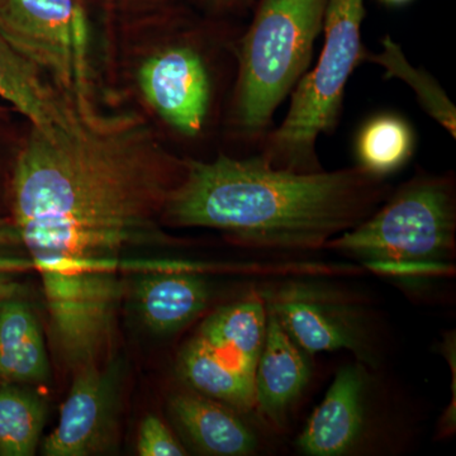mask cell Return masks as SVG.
<instances>
[{"mask_svg": "<svg viewBox=\"0 0 456 456\" xmlns=\"http://www.w3.org/2000/svg\"><path fill=\"white\" fill-rule=\"evenodd\" d=\"M0 33L66 97L92 95L88 25L75 0H0Z\"/></svg>", "mask_w": 456, "mask_h": 456, "instance_id": "cell-6", "label": "cell"}, {"mask_svg": "<svg viewBox=\"0 0 456 456\" xmlns=\"http://www.w3.org/2000/svg\"><path fill=\"white\" fill-rule=\"evenodd\" d=\"M268 308L257 293L230 303L207 317L198 338H202L218 358L255 379L264 340Z\"/></svg>", "mask_w": 456, "mask_h": 456, "instance_id": "cell-13", "label": "cell"}, {"mask_svg": "<svg viewBox=\"0 0 456 456\" xmlns=\"http://www.w3.org/2000/svg\"><path fill=\"white\" fill-rule=\"evenodd\" d=\"M35 272L13 220L0 216V303L23 296V278Z\"/></svg>", "mask_w": 456, "mask_h": 456, "instance_id": "cell-21", "label": "cell"}, {"mask_svg": "<svg viewBox=\"0 0 456 456\" xmlns=\"http://www.w3.org/2000/svg\"><path fill=\"white\" fill-rule=\"evenodd\" d=\"M285 332L305 354L349 350L368 356V332L360 312L340 294L290 281L265 299Z\"/></svg>", "mask_w": 456, "mask_h": 456, "instance_id": "cell-9", "label": "cell"}, {"mask_svg": "<svg viewBox=\"0 0 456 456\" xmlns=\"http://www.w3.org/2000/svg\"><path fill=\"white\" fill-rule=\"evenodd\" d=\"M369 268L383 273V274L395 275V277H432L450 272L449 264L428 263H371L367 264Z\"/></svg>", "mask_w": 456, "mask_h": 456, "instance_id": "cell-23", "label": "cell"}, {"mask_svg": "<svg viewBox=\"0 0 456 456\" xmlns=\"http://www.w3.org/2000/svg\"><path fill=\"white\" fill-rule=\"evenodd\" d=\"M393 191L358 165L299 174L275 169L259 155L220 152L185 159V171L165 207V224L211 228L260 250L325 248L373 215Z\"/></svg>", "mask_w": 456, "mask_h": 456, "instance_id": "cell-2", "label": "cell"}, {"mask_svg": "<svg viewBox=\"0 0 456 456\" xmlns=\"http://www.w3.org/2000/svg\"><path fill=\"white\" fill-rule=\"evenodd\" d=\"M47 407L20 384H0V456H32L41 444Z\"/></svg>", "mask_w": 456, "mask_h": 456, "instance_id": "cell-19", "label": "cell"}, {"mask_svg": "<svg viewBox=\"0 0 456 456\" xmlns=\"http://www.w3.org/2000/svg\"><path fill=\"white\" fill-rule=\"evenodd\" d=\"M310 378L305 351L268 308L265 340L254 379L255 407L264 421L278 428L284 426L290 408L301 397Z\"/></svg>", "mask_w": 456, "mask_h": 456, "instance_id": "cell-11", "label": "cell"}, {"mask_svg": "<svg viewBox=\"0 0 456 456\" xmlns=\"http://www.w3.org/2000/svg\"><path fill=\"white\" fill-rule=\"evenodd\" d=\"M178 370L183 380L200 395L240 411L255 407L254 378L218 358L197 335L183 347Z\"/></svg>", "mask_w": 456, "mask_h": 456, "instance_id": "cell-17", "label": "cell"}, {"mask_svg": "<svg viewBox=\"0 0 456 456\" xmlns=\"http://www.w3.org/2000/svg\"><path fill=\"white\" fill-rule=\"evenodd\" d=\"M0 97L13 104L32 127L49 128L64 118L71 99L45 82L44 74L0 33Z\"/></svg>", "mask_w": 456, "mask_h": 456, "instance_id": "cell-16", "label": "cell"}, {"mask_svg": "<svg viewBox=\"0 0 456 456\" xmlns=\"http://www.w3.org/2000/svg\"><path fill=\"white\" fill-rule=\"evenodd\" d=\"M216 4H233V3L237 2V0H213Z\"/></svg>", "mask_w": 456, "mask_h": 456, "instance_id": "cell-25", "label": "cell"}, {"mask_svg": "<svg viewBox=\"0 0 456 456\" xmlns=\"http://www.w3.org/2000/svg\"><path fill=\"white\" fill-rule=\"evenodd\" d=\"M415 128L401 114L382 112L369 117L356 134V165L379 178L401 170L415 155Z\"/></svg>", "mask_w": 456, "mask_h": 456, "instance_id": "cell-18", "label": "cell"}, {"mask_svg": "<svg viewBox=\"0 0 456 456\" xmlns=\"http://www.w3.org/2000/svg\"><path fill=\"white\" fill-rule=\"evenodd\" d=\"M380 2L387 3V4L391 5H401L406 4V3L411 2V0H380Z\"/></svg>", "mask_w": 456, "mask_h": 456, "instance_id": "cell-24", "label": "cell"}, {"mask_svg": "<svg viewBox=\"0 0 456 456\" xmlns=\"http://www.w3.org/2000/svg\"><path fill=\"white\" fill-rule=\"evenodd\" d=\"M185 159L134 112L73 99L64 118L32 127L12 178V220L41 278L53 340L74 371L104 362L125 278L142 251L175 244L164 212Z\"/></svg>", "mask_w": 456, "mask_h": 456, "instance_id": "cell-1", "label": "cell"}, {"mask_svg": "<svg viewBox=\"0 0 456 456\" xmlns=\"http://www.w3.org/2000/svg\"><path fill=\"white\" fill-rule=\"evenodd\" d=\"M327 0H259L240 36L235 84L228 102L231 139L259 152L274 116L310 69Z\"/></svg>", "mask_w": 456, "mask_h": 456, "instance_id": "cell-3", "label": "cell"}, {"mask_svg": "<svg viewBox=\"0 0 456 456\" xmlns=\"http://www.w3.org/2000/svg\"><path fill=\"white\" fill-rule=\"evenodd\" d=\"M455 232L454 175L419 170L367 220L330 240L325 248L365 264H449Z\"/></svg>", "mask_w": 456, "mask_h": 456, "instance_id": "cell-5", "label": "cell"}, {"mask_svg": "<svg viewBox=\"0 0 456 456\" xmlns=\"http://www.w3.org/2000/svg\"><path fill=\"white\" fill-rule=\"evenodd\" d=\"M365 422V375L359 365L336 374L320 406L312 413L298 439L311 456H340L358 443Z\"/></svg>", "mask_w": 456, "mask_h": 456, "instance_id": "cell-12", "label": "cell"}, {"mask_svg": "<svg viewBox=\"0 0 456 456\" xmlns=\"http://www.w3.org/2000/svg\"><path fill=\"white\" fill-rule=\"evenodd\" d=\"M50 360L40 320L23 296L0 303V384L40 386Z\"/></svg>", "mask_w": 456, "mask_h": 456, "instance_id": "cell-14", "label": "cell"}, {"mask_svg": "<svg viewBox=\"0 0 456 456\" xmlns=\"http://www.w3.org/2000/svg\"><path fill=\"white\" fill-rule=\"evenodd\" d=\"M365 62L382 66L384 79L406 83L415 92L422 110L456 139V107L452 99L430 73L410 64L403 50L391 36H384L379 53L369 51Z\"/></svg>", "mask_w": 456, "mask_h": 456, "instance_id": "cell-20", "label": "cell"}, {"mask_svg": "<svg viewBox=\"0 0 456 456\" xmlns=\"http://www.w3.org/2000/svg\"><path fill=\"white\" fill-rule=\"evenodd\" d=\"M132 275L137 311L154 334L180 331L206 310L211 297L202 273L187 264L149 260Z\"/></svg>", "mask_w": 456, "mask_h": 456, "instance_id": "cell-10", "label": "cell"}, {"mask_svg": "<svg viewBox=\"0 0 456 456\" xmlns=\"http://www.w3.org/2000/svg\"><path fill=\"white\" fill-rule=\"evenodd\" d=\"M169 408L180 430L204 454L244 456L256 448L254 432L222 402L179 393L170 398Z\"/></svg>", "mask_w": 456, "mask_h": 456, "instance_id": "cell-15", "label": "cell"}, {"mask_svg": "<svg viewBox=\"0 0 456 456\" xmlns=\"http://www.w3.org/2000/svg\"><path fill=\"white\" fill-rule=\"evenodd\" d=\"M139 82L161 121L187 141L211 127L218 94L211 56L191 38L173 42L141 66Z\"/></svg>", "mask_w": 456, "mask_h": 456, "instance_id": "cell-7", "label": "cell"}, {"mask_svg": "<svg viewBox=\"0 0 456 456\" xmlns=\"http://www.w3.org/2000/svg\"><path fill=\"white\" fill-rule=\"evenodd\" d=\"M122 368L93 362L75 371L59 424L42 443L45 456H92L112 452L118 437Z\"/></svg>", "mask_w": 456, "mask_h": 456, "instance_id": "cell-8", "label": "cell"}, {"mask_svg": "<svg viewBox=\"0 0 456 456\" xmlns=\"http://www.w3.org/2000/svg\"><path fill=\"white\" fill-rule=\"evenodd\" d=\"M136 448L141 456L187 455L169 428L154 415L146 416L141 422Z\"/></svg>", "mask_w": 456, "mask_h": 456, "instance_id": "cell-22", "label": "cell"}, {"mask_svg": "<svg viewBox=\"0 0 456 456\" xmlns=\"http://www.w3.org/2000/svg\"><path fill=\"white\" fill-rule=\"evenodd\" d=\"M364 18V0H327L320 59L297 84L287 116L269 132L257 152L270 167L299 174L323 170L317 141L338 127L345 88L367 60Z\"/></svg>", "mask_w": 456, "mask_h": 456, "instance_id": "cell-4", "label": "cell"}]
</instances>
